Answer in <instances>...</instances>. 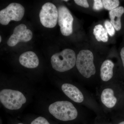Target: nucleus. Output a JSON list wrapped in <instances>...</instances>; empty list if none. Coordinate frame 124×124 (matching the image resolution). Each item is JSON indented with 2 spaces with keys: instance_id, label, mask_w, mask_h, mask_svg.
Returning <instances> with one entry per match:
<instances>
[{
  "instance_id": "f257e3e1",
  "label": "nucleus",
  "mask_w": 124,
  "mask_h": 124,
  "mask_svg": "<svg viewBox=\"0 0 124 124\" xmlns=\"http://www.w3.org/2000/svg\"><path fill=\"white\" fill-rule=\"evenodd\" d=\"M48 109L52 115L62 121L75 120L78 115L76 108L72 103L68 101L55 102L50 105Z\"/></svg>"
},
{
  "instance_id": "f03ea898",
  "label": "nucleus",
  "mask_w": 124,
  "mask_h": 124,
  "mask_svg": "<svg viewBox=\"0 0 124 124\" xmlns=\"http://www.w3.org/2000/svg\"><path fill=\"white\" fill-rule=\"evenodd\" d=\"M76 58L75 53L73 50L66 49L52 55L51 64L55 70L63 72L73 68L76 64Z\"/></svg>"
},
{
  "instance_id": "7ed1b4c3",
  "label": "nucleus",
  "mask_w": 124,
  "mask_h": 124,
  "mask_svg": "<svg viewBox=\"0 0 124 124\" xmlns=\"http://www.w3.org/2000/svg\"><path fill=\"white\" fill-rule=\"evenodd\" d=\"M93 59V53L88 50H81L78 54L76 62L77 68L81 74L85 78H89L96 72Z\"/></svg>"
},
{
  "instance_id": "20e7f679",
  "label": "nucleus",
  "mask_w": 124,
  "mask_h": 124,
  "mask_svg": "<svg viewBox=\"0 0 124 124\" xmlns=\"http://www.w3.org/2000/svg\"><path fill=\"white\" fill-rule=\"evenodd\" d=\"M0 101L7 109L18 110L26 101V98L20 91L4 89L0 92Z\"/></svg>"
},
{
  "instance_id": "39448f33",
  "label": "nucleus",
  "mask_w": 124,
  "mask_h": 124,
  "mask_svg": "<svg viewBox=\"0 0 124 124\" xmlns=\"http://www.w3.org/2000/svg\"><path fill=\"white\" fill-rule=\"evenodd\" d=\"M24 8L18 3H12L0 11V23L7 25L11 20L18 21L22 20L24 16Z\"/></svg>"
},
{
  "instance_id": "423d86ee",
  "label": "nucleus",
  "mask_w": 124,
  "mask_h": 124,
  "mask_svg": "<svg viewBox=\"0 0 124 124\" xmlns=\"http://www.w3.org/2000/svg\"><path fill=\"white\" fill-rule=\"evenodd\" d=\"M58 9L54 4L46 2L44 4L40 11V21L44 26L48 28L54 27L57 23Z\"/></svg>"
},
{
  "instance_id": "0eeeda50",
  "label": "nucleus",
  "mask_w": 124,
  "mask_h": 124,
  "mask_svg": "<svg viewBox=\"0 0 124 124\" xmlns=\"http://www.w3.org/2000/svg\"><path fill=\"white\" fill-rule=\"evenodd\" d=\"M58 22L63 35L68 36L73 32V18L69 9L64 6H59L58 9Z\"/></svg>"
},
{
  "instance_id": "6e6552de",
  "label": "nucleus",
  "mask_w": 124,
  "mask_h": 124,
  "mask_svg": "<svg viewBox=\"0 0 124 124\" xmlns=\"http://www.w3.org/2000/svg\"><path fill=\"white\" fill-rule=\"evenodd\" d=\"M32 32L27 29L25 24H21L16 27L13 33L7 41V45L10 46H15L19 42H26L32 38Z\"/></svg>"
},
{
  "instance_id": "1a4fd4ad",
  "label": "nucleus",
  "mask_w": 124,
  "mask_h": 124,
  "mask_svg": "<svg viewBox=\"0 0 124 124\" xmlns=\"http://www.w3.org/2000/svg\"><path fill=\"white\" fill-rule=\"evenodd\" d=\"M63 92L71 100L76 102L80 103L84 100V97L81 91L76 86L69 84L62 85Z\"/></svg>"
},
{
  "instance_id": "9d476101",
  "label": "nucleus",
  "mask_w": 124,
  "mask_h": 124,
  "mask_svg": "<svg viewBox=\"0 0 124 124\" xmlns=\"http://www.w3.org/2000/svg\"><path fill=\"white\" fill-rule=\"evenodd\" d=\"M19 62L22 66L28 68H35L39 64V59L36 54L32 51L22 54L19 58Z\"/></svg>"
},
{
  "instance_id": "9b49d317",
  "label": "nucleus",
  "mask_w": 124,
  "mask_h": 124,
  "mask_svg": "<svg viewBox=\"0 0 124 124\" xmlns=\"http://www.w3.org/2000/svg\"><path fill=\"white\" fill-rule=\"evenodd\" d=\"M124 13V8L122 6L117 7L109 12L110 22L116 31L121 29V17Z\"/></svg>"
},
{
  "instance_id": "f8f14e48",
  "label": "nucleus",
  "mask_w": 124,
  "mask_h": 124,
  "mask_svg": "<svg viewBox=\"0 0 124 124\" xmlns=\"http://www.w3.org/2000/svg\"><path fill=\"white\" fill-rule=\"evenodd\" d=\"M101 99L102 103L109 108L115 106L117 102V99L114 95L113 90L110 88L103 90L101 94Z\"/></svg>"
},
{
  "instance_id": "ddd939ff",
  "label": "nucleus",
  "mask_w": 124,
  "mask_h": 124,
  "mask_svg": "<svg viewBox=\"0 0 124 124\" xmlns=\"http://www.w3.org/2000/svg\"><path fill=\"white\" fill-rule=\"evenodd\" d=\"M114 67V63L110 60H106L103 62L100 68V77L103 81L107 82L112 78Z\"/></svg>"
},
{
  "instance_id": "4468645a",
  "label": "nucleus",
  "mask_w": 124,
  "mask_h": 124,
  "mask_svg": "<svg viewBox=\"0 0 124 124\" xmlns=\"http://www.w3.org/2000/svg\"><path fill=\"white\" fill-rule=\"evenodd\" d=\"M96 39L98 41L107 42L108 40V36L106 30L102 25L98 24L95 26L93 31Z\"/></svg>"
},
{
  "instance_id": "2eb2a0df",
  "label": "nucleus",
  "mask_w": 124,
  "mask_h": 124,
  "mask_svg": "<svg viewBox=\"0 0 124 124\" xmlns=\"http://www.w3.org/2000/svg\"><path fill=\"white\" fill-rule=\"evenodd\" d=\"M102 1L105 9L110 11L117 8L120 4L118 0H103Z\"/></svg>"
},
{
  "instance_id": "dca6fc26",
  "label": "nucleus",
  "mask_w": 124,
  "mask_h": 124,
  "mask_svg": "<svg viewBox=\"0 0 124 124\" xmlns=\"http://www.w3.org/2000/svg\"><path fill=\"white\" fill-rule=\"evenodd\" d=\"M104 24L107 32L108 35L111 37L114 36L115 33V28L110 22L108 20H106L104 22Z\"/></svg>"
},
{
  "instance_id": "f3484780",
  "label": "nucleus",
  "mask_w": 124,
  "mask_h": 124,
  "mask_svg": "<svg viewBox=\"0 0 124 124\" xmlns=\"http://www.w3.org/2000/svg\"><path fill=\"white\" fill-rule=\"evenodd\" d=\"M31 124H50L45 117L39 116L31 122Z\"/></svg>"
},
{
  "instance_id": "a211bd4d",
  "label": "nucleus",
  "mask_w": 124,
  "mask_h": 124,
  "mask_svg": "<svg viewBox=\"0 0 124 124\" xmlns=\"http://www.w3.org/2000/svg\"><path fill=\"white\" fill-rule=\"evenodd\" d=\"M103 4L102 1L101 0H94V4L93 5V9L94 10H100L103 8Z\"/></svg>"
},
{
  "instance_id": "6ab92c4d",
  "label": "nucleus",
  "mask_w": 124,
  "mask_h": 124,
  "mask_svg": "<svg viewBox=\"0 0 124 124\" xmlns=\"http://www.w3.org/2000/svg\"><path fill=\"white\" fill-rule=\"evenodd\" d=\"M74 1L76 4L80 6L86 8L89 7V4L86 0H75Z\"/></svg>"
},
{
  "instance_id": "aec40b11",
  "label": "nucleus",
  "mask_w": 124,
  "mask_h": 124,
  "mask_svg": "<svg viewBox=\"0 0 124 124\" xmlns=\"http://www.w3.org/2000/svg\"><path fill=\"white\" fill-rule=\"evenodd\" d=\"M120 55L122 59V63H123V66L124 68V47L121 49L120 52Z\"/></svg>"
},
{
  "instance_id": "412c9836",
  "label": "nucleus",
  "mask_w": 124,
  "mask_h": 124,
  "mask_svg": "<svg viewBox=\"0 0 124 124\" xmlns=\"http://www.w3.org/2000/svg\"><path fill=\"white\" fill-rule=\"evenodd\" d=\"M124 124V121H122V122H120V123L119 124Z\"/></svg>"
},
{
  "instance_id": "4be33fe9",
  "label": "nucleus",
  "mask_w": 124,
  "mask_h": 124,
  "mask_svg": "<svg viewBox=\"0 0 124 124\" xmlns=\"http://www.w3.org/2000/svg\"><path fill=\"white\" fill-rule=\"evenodd\" d=\"M1 36H0V42H1Z\"/></svg>"
},
{
  "instance_id": "5701e85b",
  "label": "nucleus",
  "mask_w": 124,
  "mask_h": 124,
  "mask_svg": "<svg viewBox=\"0 0 124 124\" xmlns=\"http://www.w3.org/2000/svg\"><path fill=\"white\" fill-rule=\"evenodd\" d=\"M64 1H66V2H67V1H68V0H64Z\"/></svg>"
},
{
  "instance_id": "b1692460",
  "label": "nucleus",
  "mask_w": 124,
  "mask_h": 124,
  "mask_svg": "<svg viewBox=\"0 0 124 124\" xmlns=\"http://www.w3.org/2000/svg\"><path fill=\"white\" fill-rule=\"evenodd\" d=\"M22 124V123H19V124Z\"/></svg>"
}]
</instances>
